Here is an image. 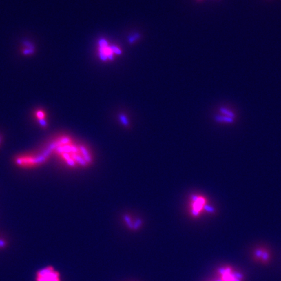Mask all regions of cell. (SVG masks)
I'll return each mask as SVG.
<instances>
[{
    "label": "cell",
    "mask_w": 281,
    "mask_h": 281,
    "mask_svg": "<svg viewBox=\"0 0 281 281\" xmlns=\"http://www.w3.org/2000/svg\"><path fill=\"white\" fill-rule=\"evenodd\" d=\"M52 154L57 156L69 167H88L92 161L89 149L68 136H61L50 143Z\"/></svg>",
    "instance_id": "6da1fadb"
},
{
    "label": "cell",
    "mask_w": 281,
    "mask_h": 281,
    "mask_svg": "<svg viewBox=\"0 0 281 281\" xmlns=\"http://www.w3.org/2000/svg\"><path fill=\"white\" fill-rule=\"evenodd\" d=\"M51 154H52V150L49 145L48 148L44 150L42 153L32 155L20 156V157H17L15 159V163L17 165L23 167L39 166L46 162Z\"/></svg>",
    "instance_id": "7a4b0ae2"
},
{
    "label": "cell",
    "mask_w": 281,
    "mask_h": 281,
    "mask_svg": "<svg viewBox=\"0 0 281 281\" xmlns=\"http://www.w3.org/2000/svg\"><path fill=\"white\" fill-rule=\"evenodd\" d=\"M35 279V281H61V276L54 266H48L36 272Z\"/></svg>",
    "instance_id": "3957f363"
},
{
    "label": "cell",
    "mask_w": 281,
    "mask_h": 281,
    "mask_svg": "<svg viewBox=\"0 0 281 281\" xmlns=\"http://www.w3.org/2000/svg\"><path fill=\"white\" fill-rule=\"evenodd\" d=\"M191 210V214L193 216L197 217L204 210H208V211H213L214 209L211 208L209 206L206 205V200L204 197L193 196L192 197Z\"/></svg>",
    "instance_id": "277c9868"
},
{
    "label": "cell",
    "mask_w": 281,
    "mask_h": 281,
    "mask_svg": "<svg viewBox=\"0 0 281 281\" xmlns=\"http://www.w3.org/2000/svg\"><path fill=\"white\" fill-rule=\"evenodd\" d=\"M99 46L100 47L99 56L101 60L105 61L107 59L110 60L113 59V54L111 51V46L110 48H108V43L104 39H101L99 41Z\"/></svg>",
    "instance_id": "5b68a950"
},
{
    "label": "cell",
    "mask_w": 281,
    "mask_h": 281,
    "mask_svg": "<svg viewBox=\"0 0 281 281\" xmlns=\"http://www.w3.org/2000/svg\"><path fill=\"white\" fill-rule=\"evenodd\" d=\"M35 46L32 42L28 39H23L22 41V49L21 52L23 55L30 56L32 55L35 52Z\"/></svg>",
    "instance_id": "8992f818"
},
{
    "label": "cell",
    "mask_w": 281,
    "mask_h": 281,
    "mask_svg": "<svg viewBox=\"0 0 281 281\" xmlns=\"http://www.w3.org/2000/svg\"><path fill=\"white\" fill-rule=\"evenodd\" d=\"M34 115L35 116V118L38 121L39 125L42 128H46L48 126V123L46 121V113L42 109H37L35 110L34 113Z\"/></svg>",
    "instance_id": "52a82bcc"
},
{
    "label": "cell",
    "mask_w": 281,
    "mask_h": 281,
    "mask_svg": "<svg viewBox=\"0 0 281 281\" xmlns=\"http://www.w3.org/2000/svg\"><path fill=\"white\" fill-rule=\"evenodd\" d=\"M219 113L221 115H225L227 116H229L230 118H232L233 119L236 118V113H234V111L230 110L229 108L225 107H222L219 109Z\"/></svg>",
    "instance_id": "ba28073f"
},
{
    "label": "cell",
    "mask_w": 281,
    "mask_h": 281,
    "mask_svg": "<svg viewBox=\"0 0 281 281\" xmlns=\"http://www.w3.org/2000/svg\"><path fill=\"white\" fill-rule=\"evenodd\" d=\"M215 119H216V121L224 122V123H232L235 120V119L230 118V117H229V116H227L225 115H221V114H219V115H217L216 116V118H215Z\"/></svg>",
    "instance_id": "9c48e42d"
},
{
    "label": "cell",
    "mask_w": 281,
    "mask_h": 281,
    "mask_svg": "<svg viewBox=\"0 0 281 281\" xmlns=\"http://www.w3.org/2000/svg\"><path fill=\"white\" fill-rule=\"evenodd\" d=\"M140 37H141V35H140V34L139 33H134L133 35L129 36L128 38V43L130 44H134L135 42H136L137 41H139V39L140 38Z\"/></svg>",
    "instance_id": "30bf717a"
},
{
    "label": "cell",
    "mask_w": 281,
    "mask_h": 281,
    "mask_svg": "<svg viewBox=\"0 0 281 281\" xmlns=\"http://www.w3.org/2000/svg\"><path fill=\"white\" fill-rule=\"evenodd\" d=\"M218 273L222 276H223L225 275L231 273V269L230 268H219L218 269Z\"/></svg>",
    "instance_id": "8fae6325"
},
{
    "label": "cell",
    "mask_w": 281,
    "mask_h": 281,
    "mask_svg": "<svg viewBox=\"0 0 281 281\" xmlns=\"http://www.w3.org/2000/svg\"><path fill=\"white\" fill-rule=\"evenodd\" d=\"M264 251L262 250L261 249H256L255 251H254V255L258 258H261L262 254H263Z\"/></svg>",
    "instance_id": "7c38bea8"
},
{
    "label": "cell",
    "mask_w": 281,
    "mask_h": 281,
    "mask_svg": "<svg viewBox=\"0 0 281 281\" xmlns=\"http://www.w3.org/2000/svg\"><path fill=\"white\" fill-rule=\"evenodd\" d=\"M269 254L268 253H267V251H264V253H263V254H262V260H263L264 262H266L267 260L269 259Z\"/></svg>",
    "instance_id": "4fadbf2b"
},
{
    "label": "cell",
    "mask_w": 281,
    "mask_h": 281,
    "mask_svg": "<svg viewBox=\"0 0 281 281\" xmlns=\"http://www.w3.org/2000/svg\"><path fill=\"white\" fill-rule=\"evenodd\" d=\"M233 275H234V279L242 280V279L243 278V275L241 273H237V272L234 273H233Z\"/></svg>",
    "instance_id": "5bb4252c"
},
{
    "label": "cell",
    "mask_w": 281,
    "mask_h": 281,
    "mask_svg": "<svg viewBox=\"0 0 281 281\" xmlns=\"http://www.w3.org/2000/svg\"><path fill=\"white\" fill-rule=\"evenodd\" d=\"M233 281H242V280H240V279H235Z\"/></svg>",
    "instance_id": "9a60e30c"
},
{
    "label": "cell",
    "mask_w": 281,
    "mask_h": 281,
    "mask_svg": "<svg viewBox=\"0 0 281 281\" xmlns=\"http://www.w3.org/2000/svg\"><path fill=\"white\" fill-rule=\"evenodd\" d=\"M215 281H223V280L221 279H217L216 280H215Z\"/></svg>",
    "instance_id": "2e32d148"
},
{
    "label": "cell",
    "mask_w": 281,
    "mask_h": 281,
    "mask_svg": "<svg viewBox=\"0 0 281 281\" xmlns=\"http://www.w3.org/2000/svg\"><path fill=\"white\" fill-rule=\"evenodd\" d=\"M197 1H202V0H197Z\"/></svg>",
    "instance_id": "e0dca14e"
}]
</instances>
